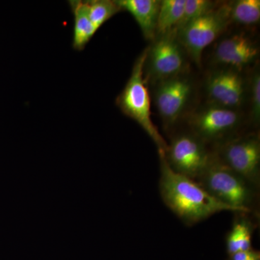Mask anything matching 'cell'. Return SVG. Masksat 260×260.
<instances>
[{"mask_svg":"<svg viewBox=\"0 0 260 260\" xmlns=\"http://www.w3.org/2000/svg\"><path fill=\"white\" fill-rule=\"evenodd\" d=\"M159 157L160 195L164 203L183 222L191 225L220 212L239 213L235 208L214 198L196 181L172 170L165 154H159Z\"/></svg>","mask_w":260,"mask_h":260,"instance_id":"6da1fadb","label":"cell"},{"mask_svg":"<svg viewBox=\"0 0 260 260\" xmlns=\"http://www.w3.org/2000/svg\"><path fill=\"white\" fill-rule=\"evenodd\" d=\"M207 192L239 213H251L257 189L230 169L216 154L197 179Z\"/></svg>","mask_w":260,"mask_h":260,"instance_id":"7a4b0ae2","label":"cell"},{"mask_svg":"<svg viewBox=\"0 0 260 260\" xmlns=\"http://www.w3.org/2000/svg\"><path fill=\"white\" fill-rule=\"evenodd\" d=\"M148 52V49H145L135 61L129 79L116 103L121 112L134 119L146 132L156 145L158 153L165 154L169 145L152 121L150 95L143 77Z\"/></svg>","mask_w":260,"mask_h":260,"instance_id":"3957f363","label":"cell"},{"mask_svg":"<svg viewBox=\"0 0 260 260\" xmlns=\"http://www.w3.org/2000/svg\"><path fill=\"white\" fill-rule=\"evenodd\" d=\"M230 20L231 5L224 4L179 30L181 44L196 64H201L203 50L223 32Z\"/></svg>","mask_w":260,"mask_h":260,"instance_id":"277c9868","label":"cell"},{"mask_svg":"<svg viewBox=\"0 0 260 260\" xmlns=\"http://www.w3.org/2000/svg\"><path fill=\"white\" fill-rule=\"evenodd\" d=\"M211 156L205 142L194 134L175 137L165 153L172 170L194 181L204 172Z\"/></svg>","mask_w":260,"mask_h":260,"instance_id":"5b68a950","label":"cell"},{"mask_svg":"<svg viewBox=\"0 0 260 260\" xmlns=\"http://www.w3.org/2000/svg\"><path fill=\"white\" fill-rule=\"evenodd\" d=\"M216 155L251 185L259 188L260 143L257 137L249 135L229 140Z\"/></svg>","mask_w":260,"mask_h":260,"instance_id":"8992f818","label":"cell"},{"mask_svg":"<svg viewBox=\"0 0 260 260\" xmlns=\"http://www.w3.org/2000/svg\"><path fill=\"white\" fill-rule=\"evenodd\" d=\"M240 117L231 109L213 105L205 108L195 114L191 126L197 135L203 141L222 139L237 129Z\"/></svg>","mask_w":260,"mask_h":260,"instance_id":"52a82bcc","label":"cell"},{"mask_svg":"<svg viewBox=\"0 0 260 260\" xmlns=\"http://www.w3.org/2000/svg\"><path fill=\"white\" fill-rule=\"evenodd\" d=\"M174 30L161 36L148 49V58L150 73L155 79L167 80L174 78L184 68V59Z\"/></svg>","mask_w":260,"mask_h":260,"instance_id":"ba28073f","label":"cell"},{"mask_svg":"<svg viewBox=\"0 0 260 260\" xmlns=\"http://www.w3.org/2000/svg\"><path fill=\"white\" fill-rule=\"evenodd\" d=\"M191 93V85L184 78L161 80L155 93V104L159 114L167 124L177 120L185 108Z\"/></svg>","mask_w":260,"mask_h":260,"instance_id":"9c48e42d","label":"cell"},{"mask_svg":"<svg viewBox=\"0 0 260 260\" xmlns=\"http://www.w3.org/2000/svg\"><path fill=\"white\" fill-rule=\"evenodd\" d=\"M207 92L215 105L231 109L239 107L244 98L242 78L232 70L216 72L208 80Z\"/></svg>","mask_w":260,"mask_h":260,"instance_id":"30bf717a","label":"cell"},{"mask_svg":"<svg viewBox=\"0 0 260 260\" xmlns=\"http://www.w3.org/2000/svg\"><path fill=\"white\" fill-rule=\"evenodd\" d=\"M258 54L257 48L244 36L234 35L224 39L215 49L218 62L242 68L250 64Z\"/></svg>","mask_w":260,"mask_h":260,"instance_id":"8fae6325","label":"cell"},{"mask_svg":"<svg viewBox=\"0 0 260 260\" xmlns=\"http://www.w3.org/2000/svg\"><path fill=\"white\" fill-rule=\"evenodd\" d=\"M115 2L121 10H126L133 15L145 39H152L155 37L160 1L116 0Z\"/></svg>","mask_w":260,"mask_h":260,"instance_id":"7c38bea8","label":"cell"},{"mask_svg":"<svg viewBox=\"0 0 260 260\" xmlns=\"http://www.w3.org/2000/svg\"><path fill=\"white\" fill-rule=\"evenodd\" d=\"M69 4L74 15L73 47L75 50L82 51L98 30L89 18L86 1L72 0L69 1Z\"/></svg>","mask_w":260,"mask_h":260,"instance_id":"4fadbf2b","label":"cell"},{"mask_svg":"<svg viewBox=\"0 0 260 260\" xmlns=\"http://www.w3.org/2000/svg\"><path fill=\"white\" fill-rule=\"evenodd\" d=\"M184 4L185 0L160 1L156 25L158 35L161 37L176 30L182 17Z\"/></svg>","mask_w":260,"mask_h":260,"instance_id":"5bb4252c","label":"cell"},{"mask_svg":"<svg viewBox=\"0 0 260 260\" xmlns=\"http://www.w3.org/2000/svg\"><path fill=\"white\" fill-rule=\"evenodd\" d=\"M251 229L250 223L246 220L234 223L227 238L228 252L230 255L251 249Z\"/></svg>","mask_w":260,"mask_h":260,"instance_id":"9a60e30c","label":"cell"},{"mask_svg":"<svg viewBox=\"0 0 260 260\" xmlns=\"http://www.w3.org/2000/svg\"><path fill=\"white\" fill-rule=\"evenodd\" d=\"M89 18L95 28L99 30L109 19L121 11L115 1L91 0L86 1Z\"/></svg>","mask_w":260,"mask_h":260,"instance_id":"2e32d148","label":"cell"},{"mask_svg":"<svg viewBox=\"0 0 260 260\" xmlns=\"http://www.w3.org/2000/svg\"><path fill=\"white\" fill-rule=\"evenodd\" d=\"M260 19L259 0H239L231 5V20L244 25H252Z\"/></svg>","mask_w":260,"mask_h":260,"instance_id":"e0dca14e","label":"cell"},{"mask_svg":"<svg viewBox=\"0 0 260 260\" xmlns=\"http://www.w3.org/2000/svg\"><path fill=\"white\" fill-rule=\"evenodd\" d=\"M215 8L213 2L208 0H185L182 17L176 30L179 31L191 22L206 15Z\"/></svg>","mask_w":260,"mask_h":260,"instance_id":"ac0fdd59","label":"cell"},{"mask_svg":"<svg viewBox=\"0 0 260 260\" xmlns=\"http://www.w3.org/2000/svg\"><path fill=\"white\" fill-rule=\"evenodd\" d=\"M251 116L257 122L260 118V75L256 72L252 79V100H251Z\"/></svg>","mask_w":260,"mask_h":260,"instance_id":"d6986e66","label":"cell"}]
</instances>
